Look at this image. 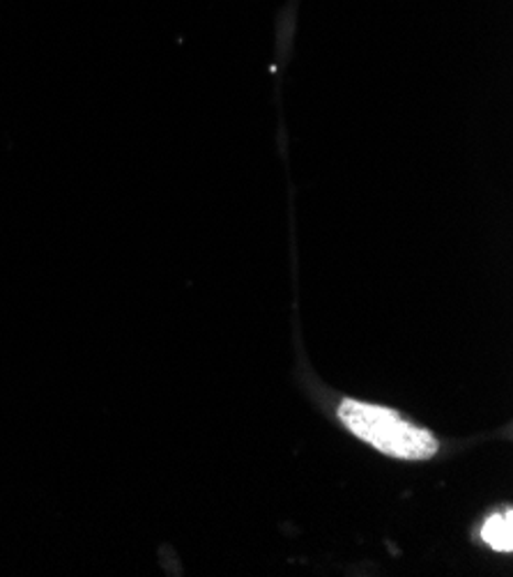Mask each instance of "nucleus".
Here are the masks:
<instances>
[{"instance_id":"nucleus-2","label":"nucleus","mask_w":513,"mask_h":577,"mask_svg":"<svg viewBox=\"0 0 513 577\" xmlns=\"http://www.w3.org/2000/svg\"><path fill=\"white\" fill-rule=\"evenodd\" d=\"M481 538L489 543L498 553H511L513 549V517L511 511L502 515H493L481 530Z\"/></svg>"},{"instance_id":"nucleus-1","label":"nucleus","mask_w":513,"mask_h":577,"mask_svg":"<svg viewBox=\"0 0 513 577\" xmlns=\"http://www.w3.org/2000/svg\"><path fill=\"white\" fill-rule=\"evenodd\" d=\"M339 417L350 432H355L364 442L387 456L403 460H428L438 451L434 435L403 421L394 409L360 400H343Z\"/></svg>"}]
</instances>
